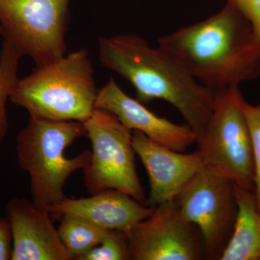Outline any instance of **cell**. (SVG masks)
Returning a JSON list of instances; mask_svg holds the SVG:
<instances>
[{
  "instance_id": "obj_2",
  "label": "cell",
  "mask_w": 260,
  "mask_h": 260,
  "mask_svg": "<svg viewBox=\"0 0 260 260\" xmlns=\"http://www.w3.org/2000/svg\"><path fill=\"white\" fill-rule=\"evenodd\" d=\"M158 46L215 92L260 75V50L250 23L228 2L216 14L160 37Z\"/></svg>"
},
{
  "instance_id": "obj_18",
  "label": "cell",
  "mask_w": 260,
  "mask_h": 260,
  "mask_svg": "<svg viewBox=\"0 0 260 260\" xmlns=\"http://www.w3.org/2000/svg\"><path fill=\"white\" fill-rule=\"evenodd\" d=\"M242 106L250 132L254 165V194L260 213V103L251 105L243 99Z\"/></svg>"
},
{
  "instance_id": "obj_16",
  "label": "cell",
  "mask_w": 260,
  "mask_h": 260,
  "mask_svg": "<svg viewBox=\"0 0 260 260\" xmlns=\"http://www.w3.org/2000/svg\"><path fill=\"white\" fill-rule=\"evenodd\" d=\"M22 57L23 55L18 49L3 41L0 51V145L8 134L9 122L7 102L10 100L20 80L18 67Z\"/></svg>"
},
{
  "instance_id": "obj_8",
  "label": "cell",
  "mask_w": 260,
  "mask_h": 260,
  "mask_svg": "<svg viewBox=\"0 0 260 260\" xmlns=\"http://www.w3.org/2000/svg\"><path fill=\"white\" fill-rule=\"evenodd\" d=\"M176 200L181 215L199 231L205 257L220 260L237 219L234 182L205 165Z\"/></svg>"
},
{
  "instance_id": "obj_6",
  "label": "cell",
  "mask_w": 260,
  "mask_h": 260,
  "mask_svg": "<svg viewBox=\"0 0 260 260\" xmlns=\"http://www.w3.org/2000/svg\"><path fill=\"white\" fill-rule=\"evenodd\" d=\"M83 124L92 145L90 164L83 170L87 190L94 194L115 189L146 205L135 168L132 130L112 113L96 108Z\"/></svg>"
},
{
  "instance_id": "obj_7",
  "label": "cell",
  "mask_w": 260,
  "mask_h": 260,
  "mask_svg": "<svg viewBox=\"0 0 260 260\" xmlns=\"http://www.w3.org/2000/svg\"><path fill=\"white\" fill-rule=\"evenodd\" d=\"M71 0H0V34L37 67L66 54Z\"/></svg>"
},
{
  "instance_id": "obj_4",
  "label": "cell",
  "mask_w": 260,
  "mask_h": 260,
  "mask_svg": "<svg viewBox=\"0 0 260 260\" xmlns=\"http://www.w3.org/2000/svg\"><path fill=\"white\" fill-rule=\"evenodd\" d=\"M98 91L88 51L81 49L20 78L10 100L29 115L83 123L95 109Z\"/></svg>"
},
{
  "instance_id": "obj_1",
  "label": "cell",
  "mask_w": 260,
  "mask_h": 260,
  "mask_svg": "<svg viewBox=\"0 0 260 260\" xmlns=\"http://www.w3.org/2000/svg\"><path fill=\"white\" fill-rule=\"evenodd\" d=\"M99 55L103 66L123 77L143 104L169 103L194 132L198 143L213 112L215 92L200 83L172 54L153 47L135 34L102 37Z\"/></svg>"
},
{
  "instance_id": "obj_11",
  "label": "cell",
  "mask_w": 260,
  "mask_h": 260,
  "mask_svg": "<svg viewBox=\"0 0 260 260\" xmlns=\"http://www.w3.org/2000/svg\"><path fill=\"white\" fill-rule=\"evenodd\" d=\"M95 108L112 113L132 131L140 132L177 151H185L196 143L194 132L187 124L181 125L156 115L144 104L127 95L114 78L99 89Z\"/></svg>"
},
{
  "instance_id": "obj_12",
  "label": "cell",
  "mask_w": 260,
  "mask_h": 260,
  "mask_svg": "<svg viewBox=\"0 0 260 260\" xmlns=\"http://www.w3.org/2000/svg\"><path fill=\"white\" fill-rule=\"evenodd\" d=\"M5 210L13 234L11 260H70L48 210L20 198L10 199Z\"/></svg>"
},
{
  "instance_id": "obj_13",
  "label": "cell",
  "mask_w": 260,
  "mask_h": 260,
  "mask_svg": "<svg viewBox=\"0 0 260 260\" xmlns=\"http://www.w3.org/2000/svg\"><path fill=\"white\" fill-rule=\"evenodd\" d=\"M154 208L122 191L108 189L89 198H65L47 210L60 216L83 219L105 230L128 234L137 224L150 216Z\"/></svg>"
},
{
  "instance_id": "obj_9",
  "label": "cell",
  "mask_w": 260,
  "mask_h": 260,
  "mask_svg": "<svg viewBox=\"0 0 260 260\" xmlns=\"http://www.w3.org/2000/svg\"><path fill=\"white\" fill-rule=\"evenodd\" d=\"M198 233L181 215L177 200L164 203L126 234L130 259H201L204 247Z\"/></svg>"
},
{
  "instance_id": "obj_5",
  "label": "cell",
  "mask_w": 260,
  "mask_h": 260,
  "mask_svg": "<svg viewBox=\"0 0 260 260\" xmlns=\"http://www.w3.org/2000/svg\"><path fill=\"white\" fill-rule=\"evenodd\" d=\"M243 99L239 86L215 92L209 122L197 144L205 165L222 173L235 185L254 191L252 144Z\"/></svg>"
},
{
  "instance_id": "obj_14",
  "label": "cell",
  "mask_w": 260,
  "mask_h": 260,
  "mask_svg": "<svg viewBox=\"0 0 260 260\" xmlns=\"http://www.w3.org/2000/svg\"><path fill=\"white\" fill-rule=\"evenodd\" d=\"M237 203L235 225L220 260H260V213L254 191L234 184Z\"/></svg>"
},
{
  "instance_id": "obj_17",
  "label": "cell",
  "mask_w": 260,
  "mask_h": 260,
  "mask_svg": "<svg viewBox=\"0 0 260 260\" xmlns=\"http://www.w3.org/2000/svg\"><path fill=\"white\" fill-rule=\"evenodd\" d=\"M127 236L119 231H109L100 244L78 260H129Z\"/></svg>"
},
{
  "instance_id": "obj_3",
  "label": "cell",
  "mask_w": 260,
  "mask_h": 260,
  "mask_svg": "<svg viewBox=\"0 0 260 260\" xmlns=\"http://www.w3.org/2000/svg\"><path fill=\"white\" fill-rule=\"evenodd\" d=\"M85 134L80 121L29 115L28 123L17 136L16 153L19 167L30 177L31 201L38 208L47 210L62 201L70 176L90 164V150L73 158L65 156L66 149Z\"/></svg>"
},
{
  "instance_id": "obj_20",
  "label": "cell",
  "mask_w": 260,
  "mask_h": 260,
  "mask_svg": "<svg viewBox=\"0 0 260 260\" xmlns=\"http://www.w3.org/2000/svg\"><path fill=\"white\" fill-rule=\"evenodd\" d=\"M13 254V234L7 217H0V260H10Z\"/></svg>"
},
{
  "instance_id": "obj_10",
  "label": "cell",
  "mask_w": 260,
  "mask_h": 260,
  "mask_svg": "<svg viewBox=\"0 0 260 260\" xmlns=\"http://www.w3.org/2000/svg\"><path fill=\"white\" fill-rule=\"evenodd\" d=\"M133 145L148 174L150 191L146 205L155 207L173 201L205 165L199 150L177 151L134 131Z\"/></svg>"
},
{
  "instance_id": "obj_19",
  "label": "cell",
  "mask_w": 260,
  "mask_h": 260,
  "mask_svg": "<svg viewBox=\"0 0 260 260\" xmlns=\"http://www.w3.org/2000/svg\"><path fill=\"white\" fill-rule=\"evenodd\" d=\"M227 2L234 5L247 19L260 50V0H227Z\"/></svg>"
},
{
  "instance_id": "obj_15",
  "label": "cell",
  "mask_w": 260,
  "mask_h": 260,
  "mask_svg": "<svg viewBox=\"0 0 260 260\" xmlns=\"http://www.w3.org/2000/svg\"><path fill=\"white\" fill-rule=\"evenodd\" d=\"M57 232L70 260L80 256L100 244L109 231L70 215H61Z\"/></svg>"
}]
</instances>
